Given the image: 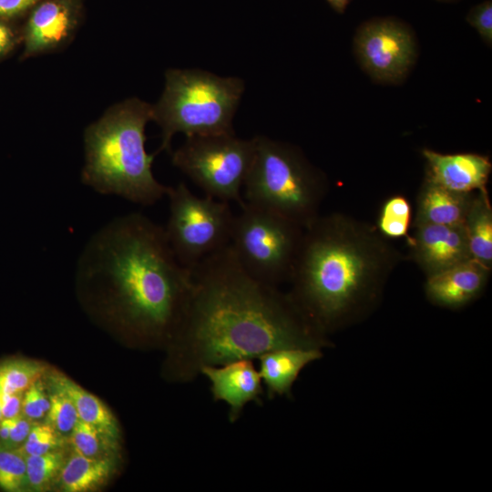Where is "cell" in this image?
<instances>
[{
    "label": "cell",
    "instance_id": "11",
    "mask_svg": "<svg viewBox=\"0 0 492 492\" xmlns=\"http://www.w3.org/2000/svg\"><path fill=\"white\" fill-rule=\"evenodd\" d=\"M78 24L72 0H46L31 12L22 32L21 59L54 52L67 46Z\"/></svg>",
    "mask_w": 492,
    "mask_h": 492
},
{
    "label": "cell",
    "instance_id": "28",
    "mask_svg": "<svg viewBox=\"0 0 492 492\" xmlns=\"http://www.w3.org/2000/svg\"><path fill=\"white\" fill-rule=\"evenodd\" d=\"M50 405L43 384L36 380L25 392L22 400L21 413L31 420L42 418L46 415Z\"/></svg>",
    "mask_w": 492,
    "mask_h": 492
},
{
    "label": "cell",
    "instance_id": "13",
    "mask_svg": "<svg viewBox=\"0 0 492 492\" xmlns=\"http://www.w3.org/2000/svg\"><path fill=\"white\" fill-rule=\"evenodd\" d=\"M200 374L210 381L213 399L228 405L231 423L239 419L247 404H260L261 401L264 394L262 381L251 359L204 366Z\"/></svg>",
    "mask_w": 492,
    "mask_h": 492
},
{
    "label": "cell",
    "instance_id": "26",
    "mask_svg": "<svg viewBox=\"0 0 492 492\" xmlns=\"http://www.w3.org/2000/svg\"><path fill=\"white\" fill-rule=\"evenodd\" d=\"M49 401L50 405L46 413L47 423L59 433L71 432L79 420L72 400L65 393L54 387Z\"/></svg>",
    "mask_w": 492,
    "mask_h": 492
},
{
    "label": "cell",
    "instance_id": "15",
    "mask_svg": "<svg viewBox=\"0 0 492 492\" xmlns=\"http://www.w3.org/2000/svg\"><path fill=\"white\" fill-rule=\"evenodd\" d=\"M491 268L470 259L443 272L426 276L425 291L429 301L447 308L461 307L484 290Z\"/></svg>",
    "mask_w": 492,
    "mask_h": 492
},
{
    "label": "cell",
    "instance_id": "10",
    "mask_svg": "<svg viewBox=\"0 0 492 492\" xmlns=\"http://www.w3.org/2000/svg\"><path fill=\"white\" fill-rule=\"evenodd\" d=\"M356 56L374 79L399 83L416 56V45L409 27L393 18H376L362 25L354 37Z\"/></svg>",
    "mask_w": 492,
    "mask_h": 492
},
{
    "label": "cell",
    "instance_id": "7",
    "mask_svg": "<svg viewBox=\"0 0 492 492\" xmlns=\"http://www.w3.org/2000/svg\"><path fill=\"white\" fill-rule=\"evenodd\" d=\"M303 231L287 219L244 203L234 217L229 245L251 276L278 287L290 281Z\"/></svg>",
    "mask_w": 492,
    "mask_h": 492
},
{
    "label": "cell",
    "instance_id": "5",
    "mask_svg": "<svg viewBox=\"0 0 492 492\" xmlns=\"http://www.w3.org/2000/svg\"><path fill=\"white\" fill-rule=\"evenodd\" d=\"M244 202L306 228L327 195L325 176L295 147L256 136Z\"/></svg>",
    "mask_w": 492,
    "mask_h": 492
},
{
    "label": "cell",
    "instance_id": "24",
    "mask_svg": "<svg viewBox=\"0 0 492 492\" xmlns=\"http://www.w3.org/2000/svg\"><path fill=\"white\" fill-rule=\"evenodd\" d=\"M27 487L26 456L19 449L0 444V488L20 492Z\"/></svg>",
    "mask_w": 492,
    "mask_h": 492
},
{
    "label": "cell",
    "instance_id": "27",
    "mask_svg": "<svg viewBox=\"0 0 492 492\" xmlns=\"http://www.w3.org/2000/svg\"><path fill=\"white\" fill-rule=\"evenodd\" d=\"M60 445L59 432L46 423L33 425L19 450L25 456L41 455L56 450Z\"/></svg>",
    "mask_w": 492,
    "mask_h": 492
},
{
    "label": "cell",
    "instance_id": "8",
    "mask_svg": "<svg viewBox=\"0 0 492 492\" xmlns=\"http://www.w3.org/2000/svg\"><path fill=\"white\" fill-rule=\"evenodd\" d=\"M254 150L255 138L242 139L234 132L192 136L171 153V160L205 195L241 208V190Z\"/></svg>",
    "mask_w": 492,
    "mask_h": 492
},
{
    "label": "cell",
    "instance_id": "36",
    "mask_svg": "<svg viewBox=\"0 0 492 492\" xmlns=\"http://www.w3.org/2000/svg\"><path fill=\"white\" fill-rule=\"evenodd\" d=\"M3 415H2V410H1V393H0V423L1 421L3 420Z\"/></svg>",
    "mask_w": 492,
    "mask_h": 492
},
{
    "label": "cell",
    "instance_id": "23",
    "mask_svg": "<svg viewBox=\"0 0 492 492\" xmlns=\"http://www.w3.org/2000/svg\"><path fill=\"white\" fill-rule=\"evenodd\" d=\"M64 459L63 453L57 450L26 456L27 487L35 491L48 489L59 475L65 464Z\"/></svg>",
    "mask_w": 492,
    "mask_h": 492
},
{
    "label": "cell",
    "instance_id": "22",
    "mask_svg": "<svg viewBox=\"0 0 492 492\" xmlns=\"http://www.w3.org/2000/svg\"><path fill=\"white\" fill-rule=\"evenodd\" d=\"M43 367L40 364L25 359H11L0 364V393L25 392L39 379Z\"/></svg>",
    "mask_w": 492,
    "mask_h": 492
},
{
    "label": "cell",
    "instance_id": "21",
    "mask_svg": "<svg viewBox=\"0 0 492 492\" xmlns=\"http://www.w3.org/2000/svg\"><path fill=\"white\" fill-rule=\"evenodd\" d=\"M412 209L403 195H393L383 204L377 221V230L385 238L398 239L408 236Z\"/></svg>",
    "mask_w": 492,
    "mask_h": 492
},
{
    "label": "cell",
    "instance_id": "29",
    "mask_svg": "<svg viewBox=\"0 0 492 492\" xmlns=\"http://www.w3.org/2000/svg\"><path fill=\"white\" fill-rule=\"evenodd\" d=\"M466 21L478 32L486 43H492V4L484 1L474 6L466 15Z\"/></svg>",
    "mask_w": 492,
    "mask_h": 492
},
{
    "label": "cell",
    "instance_id": "31",
    "mask_svg": "<svg viewBox=\"0 0 492 492\" xmlns=\"http://www.w3.org/2000/svg\"><path fill=\"white\" fill-rule=\"evenodd\" d=\"M31 421L22 413L13 417L8 444L19 445L24 443L33 426Z\"/></svg>",
    "mask_w": 492,
    "mask_h": 492
},
{
    "label": "cell",
    "instance_id": "9",
    "mask_svg": "<svg viewBox=\"0 0 492 492\" xmlns=\"http://www.w3.org/2000/svg\"><path fill=\"white\" fill-rule=\"evenodd\" d=\"M169 215L164 228L181 265L192 271L230 244L233 220L229 202L195 195L184 183L168 186Z\"/></svg>",
    "mask_w": 492,
    "mask_h": 492
},
{
    "label": "cell",
    "instance_id": "25",
    "mask_svg": "<svg viewBox=\"0 0 492 492\" xmlns=\"http://www.w3.org/2000/svg\"><path fill=\"white\" fill-rule=\"evenodd\" d=\"M69 442L76 453L90 457L107 456L106 450L115 443L97 427L80 419L70 432Z\"/></svg>",
    "mask_w": 492,
    "mask_h": 492
},
{
    "label": "cell",
    "instance_id": "2",
    "mask_svg": "<svg viewBox=\"0 0 492 492\" xmlns=\"http://www.w3.org/2000/svg\"><path fill=\"white\" fill-rule=\"evenodd\" d=\"M76 270L79 284L104 289L135 331L176 333L190 298L192 271L176 258L164 228L147 216L129 213L101 227Z\"/></svg>",
    "mask_w": 492,
    "mask_h": 492
},
{
    "label": "cell",
    "instance_id": "20",
    "mask_svg": "<svg viewBox=\"0 0 492 492\" xmlns=\"http://www.w3.org/2000/svg\"><path fill=\"white\" fill-rule=\"evenodd\" d=\"M114 466L108 456L90 457L75 452L59 473L61 488L67 492L94 490L108 481Z\"/></svg>",
    "mask_w": 492,
    "mask_h": 492
},
{
    "label": "cell",
    "instance_id": "32",
    "mask_svg": "<svg viewBox=\"0 0 492 492\" xmlns=\"http://www.w3.org/2000/svg\"><path fill=\"white\" fill-rule=\"evenodd\" d=\"M40 0H0V18H11L21 15Z\"/></svg>",
    "mask_w": 492,
    "mask_h": 492
},
{
    "label": "cell",
    "instance_id": "34",
    "mask_svg": "<svg viewBox=\"0 0 492 492\" xmlns=\"http://www.w3.org/2000/svg\"><path fill=\"white\" fill-rule=\"evenodd\" d=\"M13 418H4L0 423V444L7 446Z\"/></svg>",
    "mask_w": 492,
    "mask_h": 492
},
{
    "label": "cell",
    "instance_id": "19",
    "mask_svg": "<svg viewBox=\"0 0 492 492\" xmlns=\"http://www.w3.org/2000/svg\"><path fill=\"white\" fill-rule=\"evenodd\" d=\"M464 226L472 259L492 268V206L487 190L475 192Z\"/></svg>",
    "mask_w": 492,
    "mask_h": 492
},
{
    "label": "cell",
    "instance_id": "1",
    "mask_svg": "<svg viewBox=\"0 0 492 492\" xmlns=\"http://www.w3.org/2000/svg\"><path fill=\"white\" fill-rule=\"evenodd\" d=\"M193 286L174 334L179 377L204 366L258 358L282 347H320L319 332L288 293L251 276L230 245L192 270Z\"/></svg>",
    "mask_w": 492,
    "mask_h": 492
},
{
    "label": "cell",
    "instance_id": "14",
    "mask_svg": "<svg viewBox=\"0 0 492 492\" xmlns=\"http://www.w3.org/2000/svg\"><path fill=\"white\" fill-rule=\"evenodd\" d=\"M426 179L449 190L471 193L487 190L492 164L477 153L442 154L424 149Z\"/></svg>",
    "mask_w": 492,
    "mask_h": 492
},
{
    "label": "cell",
    "instance_id": "12",
    "mask_svg": "<svg viewBox=\"0 0 492 492\" xmlns=\"http://www.w3.org/2000/svg\"><path fill=\"white\" fill-rule=\"evenodd\" d=\"M407 236L410 258L426 276L472 259L464 225H414Z\"/></svg>",
    "mask_w": 492,
    "mask_h": 492
},
{
    "label": "cell",
    "instance_id": "17",
    "mask_svg": "<svg viewBox=\"0 0 492 492\" xmlns=\"http://www.w3.org/2000/svg\"><path fill=\"white\" fill-rule=\"evenodd\" d=\"M474 194L455 192L425 179L417 197L414 225H464Z\"/></svg>",
    "mask_w": 492,
    "mask_h": 492
},
{
    "label": "cell",
    "instance_id": "4",
    "mask_svg": "<svg viewBox=\"0 0 492 492\" xmlns=\"http://www.w3.org/2000/svg\"><path fill=\"white\" fill-rule=\"evenodd\" d=\"M152 105L133 97L109 108L84 132L82 182L101 194H112L149 206L166 196L168 186L153 175L156 152L146 151L145 128Z\"/></svg>",
    "mask_w": 492,
    "mask_h": 492
},
{
    "label": "cell",
    "instance_id": "6",
    "mask_svg": "<svg viewBox=\"0 0 492 492\" xmlns=\"http://www.w3.org/2000/svg\"><path fill=\"white\" fill-rule=\"evenodd\" d=\"M242 79L200 69H169L165 87L152 105V120L161 128L156 153L170 151L173 136L186 138L232 133V119L244 91Z\"/></svg>",
    "mask_w": 492,
    "mask_h": 492
},
{
    "label": "cell",
    "instance_id": "33",
    "mask_svg": "<svg viewBox=\"0 0 492 492\" xmlns=\"http://www.w3.org/2000/svg\"><path fill=\"white\" fill-rule=\"evenodd\" d=\"M23 393L1 394L3 418H13L21 413Z\"/></svg>",
    "mask_w": 492,
    "mask_h": 492
},
{
    "label": "cell",
    "instance_id": "3",
    "mask_svg": "<svg viewBox=\"0 0 492 492\" xmlns=\"http://www.w3.org/2000/svg\"><path fill=\"white\" fill-rule=\"evenodd\" d=\"M401 261L375 226L340 212L319 215L304 228L288 294L323 333L364 312Z\"/></svg>",
    "mask_w": 492,
    "mask_h": 492
},
{
    "label": "cell",
    "instance_id": "30",
    "mask_svg": "<svg viewBox=\"0 0 492 492\" xmlns=\"http://www.w3.org/2000/svg\"><path fill=\"white\" fill-rule=\"evenodd\" d=\"M22 43V34L0 18V61L9 56Z\"/></svg>",
    "mask_w": 492,
    "mask_h": 492
},
{
    "label": "cell",
    "instance_id": "35",
    "mask_svg": "<svg viewBox=\"0 0 492 492\" xmlns=\"http://www.w3.org/2000/svg\"><path fill=\"white\" fill-rule=\"evenodd\" d=\"M332 8L338 12L343 13L351 0H326Z\"/></svg>",
    "mask_w": 492,
    "mask_h": 492
},
{
    "label": "cell",
    "instance_id": "18",
    "mask_svg": "<svg viewBox=\"0 0 492 492\" xmlns=\"http://www.w3.org/2000/svg\"><path fill=\"white\" fill-rule=\"evenodd\" d=\"M50 379L55 388L65 393L72 400L80 420L95 425L117 443L119 435L118 422L97 397L63 374H53Z\"/></svg>",
    "mask_w": 492,
    "mask_h": 492
},
{
    "label": "cell",
    "instance_id": "16",
    "mask_svg": "<svg viewBox=\"0 0 492 492\" xmlns=\"http://www.w3.org/2000/svg\"><path fill=\"white\" fill-rule=\"evenodd\" d=\"M320 347H282L258 357L267 396L289 395L301 371L323 355Z\"/></svg>",
    "mask_w": 492,
    "mask_h": 492
}]
</instances>
